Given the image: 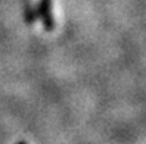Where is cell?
Returning <instances> with one entry per match:
<instances>
[{
  "instance_id": "6da1fadb",
  "label": "cell",
  "mask_w": 146,
  "mask_h": 144,
  "mask_svg": "<svg viewBox=\"0 0 146 144\" xmlns=\"http://www.w3.org/2000/svg\"><path fill=\"white\" fill-rule=\"evenodd\" d=\"M31 15L34 21L43 19L46 24L52 22V0H30Z\"/></svg>"
}]
</instances>
